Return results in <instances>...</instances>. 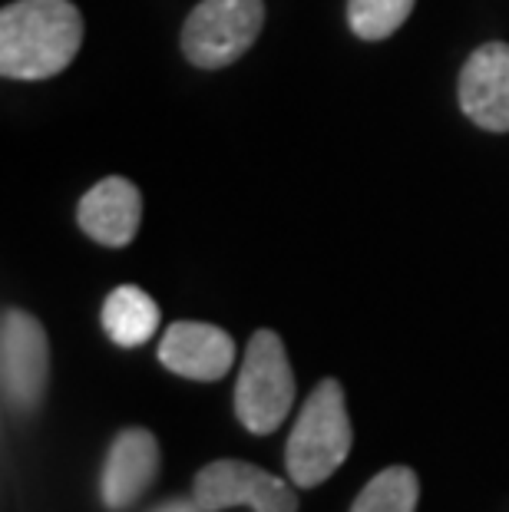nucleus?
I'll return each instance as SVG.
<instances>
[{"instance_id":"obj_1","label":"nucleus","mask_w":509,"mask_h":512,"mask_svg":"<svg viewBox=\"0 0 509 512\" xmlns=\"http://www.w3.org/2000/svg\"><path fill=\"white\" fill-rule=\"evenodd\" d=\"M83 43V17L70 0H14L0 10V73L7 80H50Z\"/></svg>"},{"instance_id":"obj_2","label":"nucleus","mask_w":509,"mask_h":512,"mask_svg":"<svg viewBox=\"0 0 509 512\" xmlns=\"http://www.w3.org/2000/svg\"><path fill=\"white\" fill-rule=\"evenodd\" d=\"M354 430L338 380H321L298 413V423L285 443L288 479L301 489H311L331 479V473L348 460Z\"/></svg>"},{"instance_id":"obj_3","label":"nucleus","mask_w":509,"mask_h":512,"mask_svg":"<svg viewBox=\"0 0 509 512\" xmlns=\"http://www.w3.org/2000/svg\"><path fill=\"white\" fill-rule=\"evenodd\" d=\"M295 403V370L275 331H255L235 380V417L248 433L278 430Z\"/></svg>"},{"instance_id":"obj_4","label":"nucleus","mask_w":509,"mask_h":512,"mask_svg":"<svg viewBox=\"0 0 509 512\" xmlns=\"http://www.w3.org/2000/svg\"><path fill=\"white\" fill-rule=\"evenodd\" d=\"M262 24V0H202L182 27V53L202 70H222L252 47Z\"/></svg>"},{"instance_id":"obj_5","label":"nucleus","mask_w":509,"mask_h":512,"mask_svg":"<svg viewBox=\"0 0 509 512\" xmlns=\"http://www.w3.org/2000/svg\"><path fill=\"white\" fill-rule=\"evenodd\" d=\"M50 377V344L47 331L34 314L7 308L0 318V387L4 403L14 413L40 407Z\"/></svg>"},{"instance_id":"obj_6","label":"nucleus","mask_w":509,"mask_h":512,"mask_svg":"<svg viewBox=\"0 0 509 512\" xmlns=\"http://www.w3.org/2000/svg\"><path fill=\"white\" fill-rule=\"evenodd\" d=\"M192 496L209 509L248 506L252 512H298V496L285 479L242 460H215L202 466L192 483Z\"/></svg>"},{"instance_id":"obj_7","label":"nucleus","mask_w":509,"mask_h":512,"mask_svg":"<svg viewBox=\"0 0 509 512\" xmlns=\"http://www.w3.org/2000/svg\"><path fill=\"white\" fill-rule=\"evenodd\" d=\"M460 106L480 129L509 133V43H483L460 73Z\"/></svg>"},{"instance_id":"obj_8","label":"nucleus","mask_w":509,"mask_h":512,"mask_svg":"<svg viewBox=\"0 0 509 512\" xmlns=\"http://www.w3.org/2000/svg\"><path fill=\"white\" fill-rule=\"evenodd\" d=\"M159 473V443L149 430L129 427L113 440L100 473V496L106 509H129L153 486Z\"/></svg>"},{"instance_id":"obj_9","label":"nucleus","mask_w":509,"mask_h":512,"mask_svg":"<svg viewBox=\"0 0 509 512\" xmlns=\"http://www.w3.org/2000/svg\"><path fill=\"white\" fill-rule=\"evenodd\" d=\"M159 361L189 380H219L235 364V341L215 324L176 321L159 341Z\"/></svg>"},{"instance_id":"obj_10","label":"nucleus","mask_w":509,"mask_h":512,"mask_svg":"<svg viewBox=\"0 0 509 512\" xmlns=\"http://www.w3.org/2000/svg\"><path fill=\"white\" fill-rule=\"evenodd\" d=\"M143 219V195L129 179L110 176L96 182L77 205V222L93 242L123 248L136 238Z\"/></svg>"},{"instance_id":"obj_11","label":"nucleus","mask_w":509,"mask_h":512,"mask_svg":"<svg viewBox=\"0 0 509 512\" xmlns=\"http://www.w3.org/2000/svg\"><path fill=\"white\" fill-rule=\"evenodd\" d=\"M103 331L119 347H139L159 328V304L143 288L119 285L103 301Z\"/></svg>"},{"instance_id":"obj_12","label":"nucleus","mask_w":509,"mask_h":512,"mask_svg":"<svg viewBox=\"0 0 509 512\" xmlns=\"http://www.w3.org/2000/svg\"><path fill=\"white\" fill-rule=\"evenodd\" d=\"M420 483L407 466H387L357 493L351 512H417Z\"/></svg>"},{"instance_id":"obj_13","label":"nucleus","mask_w":509,"mask_h":512,"mask_svg":"<svg viewBox=\"0 0 509 512\" xmlns=\"http://www.w3.org/2000/svg\"><path fill=\"white\" fill-rule=\"evenodd\" d=\"M414 0H348L351 30L361 40H384L404 24Z\"/></svg>"},{"instance_id":"obj_14","label":"nucleus","mask_w":509,"mask_h":512,"mask_svg":"<svg viewBox=\"0 0 509 512\" xmlns=\"http://www.w3.org/2000/svg\"><path fill=\"white\" fill-rule=\"evenodd\" d=\"M153 512H209L196 496L192 499H172V503H159Z\"/></svg>"}]
</instances>
